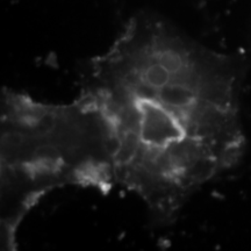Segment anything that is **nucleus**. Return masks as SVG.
Listing matches in <instances>:
<instances>
[{
	"label": "nucleus",
	"instance_id": "f257e3e1",
	"mask_svg": "<svg viewBox=\"0 0 251 251\" xmlns=\"http://www.w3.org/2000/svg\"><path fill=\"white\" fill-rule=\"evenodd\" d=\"M114 139L115 184L159 224L246 152L240 79L227 56L152 14H137L90 62L83 87Z\"/></svg>",
	"mask_w": 251,
	"mask_h": 251
},
{
	"label": "nucleus",
	"instance_id": "f03ea898",
	"mask_svg": "<svg viewBox=\"0 0 251 251\" xmlns=\"http://www.w3.org/2000/svg\"><path fill=\"white\" fill-rule=\"evenodd\" d=\"M0 126L2 249H15L24 219L51 191L107 192L115 184L112 129L83 91L71 102L48 103L2 89Z\"/></svg>",
	"mask_w": 251,
	"mask_h": 251
}]
</instances>
